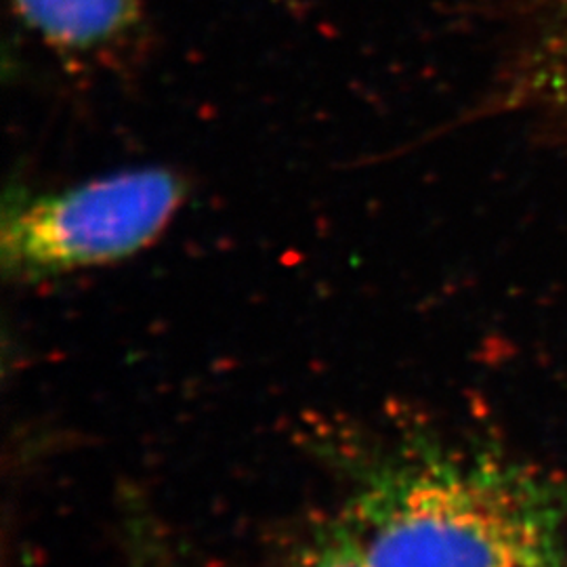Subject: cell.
<instances>
[{
	"mask_svg": "<svg viewBox=\"0 0 567 567\" xmlns=\"http://www.w3.org/2000/svg\"><path fill=\"white\" fill-rule=\"evenodd\" d=\"M564 517L526 466L429 452L370 482L351 534L370 567H567Z\"/></svg>",
	"mask_w": 567,
	"mask_h": 567,
	"instance_id": "cell-1",
	"label": "cell"
},
{
	"mask_svg": "<svg viewBox=\"0 0 567 567\" xmlns=\"http://www.w3.org/2000/svg\"><path fill=\"white\" fill-rule=\"evenodd\" d=\"M187 189L177 173L145 166L4 206L0 264L13 282H39L118 264L173 221Z\"/></svg>",
	"mask_w": 567,
	"mask_h": 567,
	"instance_id": "cell-2",
	"label": "cell"
},
{
	"mask_svg": "<svg viewBox=\"0 0 567 567\" xmlns=\"http://www.w3.org/2000/svg\"><path fill=\"white\" fill-rule=\"evenodd\" d=\"M21 21L63 53H91L128 34L142 0H13Z\"/></svg>",
	"mask_w": 567,
	"mask_h": 567,
	"instance_id": "cell-3",
	"label": "cell"
},
{
	"mask_svg": "<svg viewBox=\"0 0 567 567\" xmlns=\"http://www.w3.org/2000/svg\"><path fill=\"white\" fill-rule=\"evenodd\" d=\"M522 86L527 97L567 121V0H522Z\"/></svg>",
	"mask_w": 567,
	"mask_h": 567,
	"instance_id": "cell-4",
	"label": "cell"
},
{
	"mask_svg": "<svg viewBox=\"0 0 567 567\" xmlns=\"http://www.w3.org/2000/svg\"><path fill=\"white\" fill-rule=\"evenodd\" d=\"M303 567H370L351 532H337L320 547L313 548Z\"/></svg>",
	"mask_w": 567,
	"mask_h": 567,
	"instance_id": "cell-5",
	"label": "cell"
}]
</instances>
